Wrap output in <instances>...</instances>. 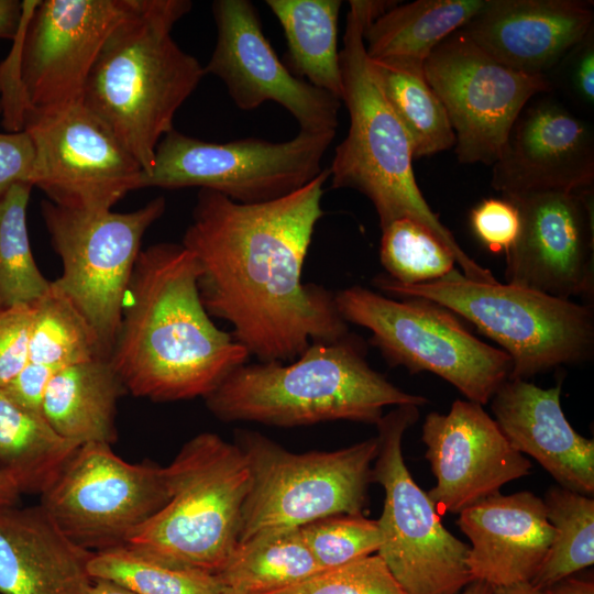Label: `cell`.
I'll return each instance as SVG.
<instances>
[{
  "label": "cell",
  "instance_id": "6da1fadb",
  "mask_svg": "<svg viewBox=\"0 0 594 594\" xmlns=\"http://www.w3.org/2000/svg\"><path fill=\"white\" fill-rule=\"evenodd\" d=\"M329 168L284 197L239 204L199 189L182 244L194 255L200 299L258 362H290L314 342L345 338L334 294L301 282Z\"/></svg>",
  "mask_w": 594,
  "mask_h": 594
},
{
  "label": "cell",
  "instance_id": "7a4b0ae2",
  "mask_svg": "<svg viewBox=\"0 0 594 594\" xmlns=\"http://www.w3.org/2000/svg\"><path fill=\"white\" fill-rule=\"evenodd\" d=\"M182 243L141 250L109 356L125 392L153 402L205 398L250 354L218 328Z\"/></svg>",
  "mask_w": 594,
  "mask_h": 594
},
{
  "label": "cell",
  "instance_id": "3957f363",
  "mask_svg": "<svg viewBox=\"0 0 594 594\" xmlns=\"http://www.w3.org/2000/svg\"><path fill=\"white\" fill-rule=\"evenodd\" d=\"M395 3L349 2L340 68L341 102L348 109L350 125L345 139L336 147L329 168L331 187L363 194L374 206L381 229L402 218L420 223L450 250L466 278L495 283L497 279L491 271L460 246L425 200L414 175L408 135L389 106L365 52L364 29Z\"/></svg>",
  "mask_w": 594,
  "mask_h": 594
},
{
  "label": "cell",
  "instance_id": "277c9868",
  "mask_svg": "<svg viewBox=\"0 0 594 594\" xmlns=\"http://www.w3.org/2000/svg\"><path fill=\"white\" fill-rule=\"evenodd\" d=\"M223 422L276 427L349 420L376 425L388 406H424L371 367L354 334L334 342H314L290 362L244 363L205 398Z\"/></svg>",
  "mask_w": 594,
  "mask_h": 594
},
{
  "label": "cell",
  "instance_id": "5b68a950",
  "mask_svg": "<svg viewBox=\"0 0 594 594\" xmlns=\"http://www.w3.org/2000/svg\"><path fill=\"white\" fill-rule=\"evenodd\" d=\"M188 0H142L103 45L80 103L97 116L148 173L177 110L204 78V66L172 37Z\"/></svg>",
  "mask_w": 594,
  "mask_h": 594
},
{
  "label": "cell",
  "instance_id": "8992f818",
  "mask_svg": "<svg viewBox=\"0 0 594 594\" xmlns=\"http://www.w3.org/2000/svg\"><path fill=\"white\" fill-rule=\"evenodd\" d=\"M166 504L127 539L158 560L218 574L239 542L250 469L242 450L201 432L164 466Z\"/></svg>",
  "mask_w": 594,
  "mask_h": 594
},
{
  "label": "cell",
  "instance_id": "52a82bcc",
  "mask_svg": "<svg viewBox=\"0 0 594 594\" xmlns=\"http://www.w3.org/2000/svg\"><path fill=\"white\" fill-rule=\"evenodd\" d=\"M373 284L394 298H424L471 322L512 360L509 380H528L594 354V311L588 305L510 284L481 283L453 270L446 277L404 285L378 275Z\"/></svg>",
  "mask_w": 594,
  "mask_h": 594
},
{
  "label": "cell",
  "instance_id": "ba28073f",
  "mask_svg": "<svg viewBox=\"0 0 594 594\" xmlns=\"http://www.w3.org/2000/svg\"><path fill=\"white\" fill-rule=\"evenodd\" d=\"M142 0L23 1L10 56L0 65V108L10 132L31 113L81 101L89 74L109 36Z\"/></svg>",
  "mask_w": 594,
  "mask_h": 594
},
{
  "label": "cell",
  "instance_id": "9c48e42d",
  "mask_svg": "<svg viewBox=\"0 0 594 594\" xmlns=\"http://www.w3.org/2000/svg\"><path fill=\"white\" fill-rule=\"evenodd\" d=\"M234 443L250 469L239 541L276 528H299L334 515H359L367 503L377 437L333 451H288L246 429Z\"/></svg>",
  "mask_w": 594,
  "mask_h": 594
},
{
  "label": "cell",
  "instance_id": "30bf717a",
  "mask_svg": "<svg viewBox=\"0 0 594 594\" xmlns=\"http://www.w3.org/2000/svg\"><path fill=\"white\" fill-rule=\"evenodd\" d=\"M346 323L371 331L370 343L392 366L431 372L468 400L486 405L508 380L512 360L473 336L447 308L424 298H397L351 286L334 294Z\"/></svg>",
  "mask_w": 594,
  "mask_h": 594
},
{
  "label": "cell",
  "instance_id": "8fae6325",
  "mask_svg": "<svg viewBox=\"0 0 594 594\" xmlns=\"http://www.w3.org/2000/svg\"><path fill=\"white\" fill-rule=\"evenodd\" d=\"M418 408L397 406L375 425L378 450L372 481L384 490L376 553L407 594H460L473 581L469 546L443 526L403 454V439L418 420Z\"/></svg>",
  "mask_w": 594,
  "mask_h": 594
},
{
  "label": "cell",
  "instance_id": "7c38bea8",
  "mask_svg": "<svg viewBox=\"0 0 594 594\" xmlns=\"http://www.w3.org/2000/svg\"><path fill=\"white\" fill-rule=\"evenodd\" d=\"M336 131H299L284 142L246 138L206 142L173 129L157 144L139 189L198 187L239 204H260L289 195L315 179Z\"/></svg>",
  "mask_w": 594,
  "mask_h": 594
},
{
  "label": "cell",
  "instance_id": "4fadbf2b",
  "mask_svg": "<svg viewBox=\"0 0 594 594\" xmlns=\"http://www.w3.org/2000/svg\"><path fill=\"white\" fill-rule=\"evenodd\" d=\"M165 209L162 196L130 212L77 210L42 201V217L63 266L54 283L90 323L108 359L142 239Z\"/></svg>",
  "mask_w": 594,
  "mask_h": 594
},
{
  "label": "cell",
  "instance_id": "5bb4252c",
  "mask_svg": "<svg viewBox=\"0 0 594 594\" xmlns=\"http://www.w3.org/2000/svg\"><path fill=\"white\" fill-rule=\"evenodd\" d=\"M167 499L164 466L130 463L111 444L89 442L74 452L40 505L70 540L96 552L124 544Z\"/></svg>",
  "mask_w": 594,
  "mask_h": 594
},
{
  "label": "cell",
  "instance_id": "9a60e30c",
  "mask_svg": "<svg viewBox=\"0 0 594 594\" xmlns=\"http://www.w3.org/2000/svg\"><path fill=\"white\" fill-rule=\"evenodd\" d=\"M424 72L446 108L461 164L493 165L522 109L551 89L546 75L504 66L461 29L433 48Z\"/></svg>",
  "mask_w": 594,
  "mask_h": 594
},
{
  "label": "cell",
  "instance_id": "2e32d148",
  "mask_svg": "<svg viewBox=\"0 0 594 594\" xmlns=\"http://www.w3.org/2000/svg\"><path fill=\"white\" fill-rule=\"evenodd\" d=\"M35 146L31 179L51 202L105 211L139 189L142 168L112 131L80 102L21 122Z\"/></svg>",
  "mask_w": 594,
  "mask_h": 594
},
{
  "label": "cell",
  "instance_id": "e0dca14e",
  "mask_svg": "<svg viewBox=\"0 0 594 594\" xmlns=\"http://www.w3.org/2000/svg\"><path fill=\"white\" fill-rule=\"evenodd\" d=\"M217 38L205 74L218 77L241 110L273 101L286 109L299 131H336L341 100L293 75L265 36L249 0H216L211 6Z\"/></svg>",
  "mask_w": 594,
  "mask_h": 594
},
{
  "label": "cell",
  "instance_id": "ac0fdd59",
  "mask_svg": "<svg viewBox=\"0 0 594 594\" xmlns=\"http://www.w3.org/2000/svg\"><path fill=\"white\" fill-rule=\"evenodd\" d=\"M520 217L506 254V283L571 300L594 293L592 187L504 196Z\"/></svg>",
  "mask_w": 594,
  "mask_h": 594
},
{
  "label": "cell",
  "instance_id": "d6986e66",
  "mask_svg": "<svg viewBox=\"0 0 594 594\" xmlns=\"http://www.w3.org/2000/svg\"><path fill=\"white\" fill-rule=\"evenodd\" d=\"M421 441L436 477L427 493L438 512L459 514L529 475L532 466L483 405L468 399L454 400L447 414L429 413Z\"/></svg>",
  "mask_w": 594,
  "mask_h": 594
},
{
  "label": "cell",
  "instance_id": "ffe728a7",
  "mask_svg": "<svg viewBox=\"0 0 594 594\" xmlns=\"http://www.w3.org/2000/svg\"><path fill=\"white\" fill-rule=\"evenodd\" d=\"M492 166L491 184L503 196L593 187V130L552 100L527 105Z\"/></svg>",
  "mask_w": 594,
  "mask_h": 594
},
{
  "label": "cell",
  "instance_id": "44dd1931",
  "mask_svg": "<svg viewBox=\"0 0 594 594\" xmlns=\"http://www.w3.org/2000/svg\"><path fill=\"white\" fill-rule=\"evenodd\" d=\"M593 1L486 0L461 30L504 66L546 75L593 28Z\"/></svg>",
  "mask_w": 594,
  "mask_h": 594
},
{
  "label": "cell",
  "instance_id": "7402d4cb",
  "mask_svg": "<svg viewBox=\"0 0 594 594\" xmlns=\"http://www.w3.org/2000/svg\"><path fill=\"white\" fill-rule=\"evenodd\" d=\"M457 524L469 538L473 581L492 587L530 582L553 537L544 503L530 491L494 494L463 509Z\"/></svg>",
  "mask_w": 594,
  "mask_h": 594
},
{
  "label": "cell",
  "instance_id": "603a6c76",
  "mask_svg": "<svg viewBox=\"0 0 594 594\" xmlns=\"http://www.w3.org/2000/svg\"><path fill=\"white\" fill-rule=\"evenodd\" d=\"M561 384L541 388L507 380L493 395L494 420L509 443L535 459L558 485L594 494V441L578 433L561 407Z\"/></svg>",
  "mask_w": 594,
  "mask_h": 594
},
{
  "label": "cell",
  "instance_id": "cb8c5ba5",
  "mask_svg": "<svg viewBox=\"0 0 594 594\" xmlns=\"http://www.w3.org/2000/svg\"><path fill=\"white\" fill-rule=\"evenodd\" d=\"M91 556L41 505L0 507V594H84Z\"/></svg>",
  "mask_w": 594,
  "mask_h": 594
},
{
  "label": "cell",
  "instance_id": "d4e9b609",
  "mask_svg": "<svg viewBox=\"0 0 594 594\" xmlns=\"http://www.w3.org/2000/svg\"><path fill=\"white\" fill-rule=\"evenodd\" d=\"M125 388L109 359L58 370L45 391L42 414L62 437L80 444L117 440L116 414Z\"/></svg>",
  "mask_w": 594,
  "mask_h": 594
},
{
  "label": "cell",
  "instance_id": "484cf974",
  "mask_svg": "<svg viewBox=\"0 0 594 594\" xmlns=\"http://www.w3.org/2000/svg\"><path fill=\"white\" fill-rule=\"evenodd\" d=\"M486 0H418L395 4L363 32L370 59L424 65L446 37L464 26Z\"/></svg>",
  "mask_w": 594,
  "mask_h": 594
},
{
  "label": "cell",
  "instance_id": "4316f807",
  "mask_svg": "<svg viewBox=\"0 0 594 594\" xmlns=\"http://www.w3.org/2000/svg\"><path fill=\"white\" fill-rule=\"evenodd\" d=\"M287 43L286 67L296 77L341 100L338 50L340 0H266Z\"/></svg>",
  "mask_w": 594,
  "mask_h": 594
},
{
  "label": "cell",
  "instance_id": "83f0119b",
  "mask_svg": "<svg viewBox=\"0 0 594 594\" xmlns=\"http://www.w3.org/2000/svg\"><path fill=\"white\" fill-rule=\"evenodd\" d=\"M79 446L58 435L43 415L21 408L0 391V472L20 494L42 495Z\"/></svg>",
  "mask_w": 594,
  "mask_h": 594
},
{
  "label": "cell",
  "instance_id": "f1b7e54d",
  "mask_svg": "<svg viewBox=\"0 0 594 594\" xmlns=\"http://www.w3.org/2000/svg\"><path fill=\"white\" fill-rule=\"evenodd\" d=\"M321 570L299 528H276L239 541L217 576L240 594H263Z\"/></svg>",
  "mask_w": 594,
  "mask_h": 594
},
{
  "label": "cell",
  "instance_id": "f546056e",
  "mask_svg": "<svg viewBox=\"0 0 594 594\" xmlns=\"http://www.w3.org/2000/svg\"><path fill=\"white\" fill-rule=\"evenodd\" d=\"M382 90L406 131L414 158L455 145L446 108L426 79L424 65L395 59L372 61Z\"/></svg>",
  "mask_w": 594,
  "mask_h": 594
},
{
  "label": "cell",
  "instance_id": "4dcf8cb0",
  "mask_svg": "<svg viewBox=\"0 0 594 594\" xmlns=\"http://www.w3.org/2000/svg\"><path fill=\"white\" fill-rule=\"evenodd\" d=\"M96 359H108L97 333L52 280L44 296L32 305L30 362L58 371Z\"/></svg>",
  "mask_w": 594,
  "mask_h": 594
},
{
  "label": "cell",
  "instance_id": "1f68e13d",
  "mask_svg": "<svg viewBox=\"0 0 594 594\" xmlns=\"http://www.w3.org/2000/svg\"><path fill=\"white\" fill-rule=\"evenodd\" d=\"M553 527L549 550L530 583L546 590L594 563V499L553 485L542 498Z\"/></svg>",
  "mask_w": 594,
  "mask_h": 594
},
{
  "label": "cell",
  "instance_id": "d6a6232c",
  "mask_svg": "<svg viewBox=\"0 0 594 594\" xmlns=\"http://www.w3.org/2000/svg\"><path fill=\"white\" fill-rule=\"evenodd\" d=\"M91 579H103L136 594H221L217 574L172 564L127 544L92 552L88 561Z\"/></svg>",
  "mask_w": 594,
  "mask_h": 594
},
{
  "label": "cell",
  "instance_id": "836d02e7",
  "mask_svg": "<svg viewBox=\"0 0 594 594\" xmlns=\"http://www.w3.org/2000/svg\"><path fill=\"white\" fill-rule=\"evenodd\" d=\"M33 186L14 185L0 198V307L32 306L51 282L37 267L29 239L26 208Z\"/></svg>",
  "mask_w": 594,
  "mask_h": 594
},
{
  "label": "cell",
  "instance_id": "e575fe53",
  "mask_svg": "<svg viewBox=\"0 0 594 594\" xmlns=\"http://www.w3.org/2000/svg\"><path fill=\"white\" fill-rule=\"evenodd\" d=\"M380 260L387 276L404 285L441 279L457 264L454 255L435 234L408 218L382 229Z\"/></svg>",
  "mask_w": 594,
  "mask_h": 594
},
{
  "label": "cell",
  "instance_id": "d590c367",
  "mask_svg": "<svg viewBox=\"0 0 594 594\" xmlns=\"http://www.w3.org/2000/svg\"><path fill=\"white\" fill-rule=\"evenodd\" d=\"M299 529L322 570L375 554L381 543L377 520L363 514L329 516Z\"/></svg>",
  "mask_w": 594,
  "mask_h": 594
},
{
  "label": "cell",
  "instance_id": "8d00e7d4",
  "mask_svg": "<svg viewBox=\"0 0 594 594\" xmlns=\"http://www.w3.org/2000/svg\"><path fill=\"white\" fill-rule=\"evenodd\" d=\"M263 594H407L377 553Z\"/></svg>",
  "mask_w": 594,
  "mask_h": 594
},
{
  "label": "cell",
  "instance_id": "74e56055",
  "mask_svg": "<svg viewBox=\"0 0 594 594\" xmlns=\"http://www.w3.org/2000/svg\"><path fill=\"white\" fill-rule=\"evenodd\" d=\"M470 220L476 238L492 252L506 253L520 230L518 209L504 196L482 200L472 209Z\"/></svg>",
  "mask_w": 594,
  "mask_h": 594
},
{
  "label": "cell",
  "instance_id": "f35d334b",
  "mask_svg": "<svg viewBox=\"0 0 594 594\" xmlns=\"http://www.w3.org/2000/svg\"><path fill=\"white\" fill-rule=\"evenodd\" d=\"M32 306L0 308V389L30 362Z\"/></svg>",
  "mask_w": 594,
  "mask_h": 594
},
{
  "label": "cell",
  "instance_id": "ab89813d",
  "mask_svg": "<svg viewBox=\"0 0 594 594\" xmlns=\"http://www.w3.org/2000/svg\"><path fill=\"white\" fill-rule=\"evenodd\" d=\"M34 163L35 146L25 130L0 133V198L16 184H31Z\"/></svg>",
  "mask_w": 594,
  "mask_h": 594
},
{
  "label": "cell",
  "instance_id": "60d3db41",
  "mask_svg": "<svg viewBox=\"0 0 594 594\" xmlns=\"http://www.w3.org/2000/svg\"><path fill=\"white\" fill-rule=\"evenodd\" d=\"M57 371L29 362L25 367L2 389L12 403L21 408L42 414L43 399L47 385Z\"/></svg>",
  "mask_w": 594,
  "mask_h": 594
},
{
  "label": "cell",
  "instance_id": "b9f144b4",
  "mask_svg": "<svg viewBox=\"0 0 594 594\" xmlns=\"http://www.w3.org/2000/svg\"><path fill=\"white\" fill-rule=\"evenodd\" d=\"M564 58L569 62L568 82L572 95L585 107L594 103V29ZM563 58V59H564Z\"/></svg>",
  "mask_w": 594,
  "mask_h": 594
},
{
  "label": "cell",
  "instance_id": "7bdbcfd3",
  "mask_svg": "<svg viewBox=\"0 0 594 594\" xmlns=\"http://www.w3.org/2000/svg\"><path fill=\"white\" fill-rule=\"evenodd\" d=\"M23 18V2L0 0V38L16 37Z\"/></svg>",
  "mask_w": 594,
  "mask_h": 594
},
{
  "label": "cell",
  "instance_id": "ee69618b",
  "mask_svg": "<svg viewBox=\"0 0 594 594\" xmlns=\"http://www.w3.org/2000/svg\"><path fill=\"white\" fill-rule=\"evenodd\" d=\"M544 591L547 594H594V582L570 576Z\"/></svg>",
  "mask_w": 594,
  "mask_h": 594
},
{
  "label": "cell",
  "instance_id": "f6af8a7d",
  "mask_svg": "<svg viewBox=\"0 0 594 594\" xmlns=\"http://www.w3.org/2000/svg\"><path fill=\"white\" fill-rule=\"evenodd\" d=\"M84 594H136L129 588L103 579H91Z\"/></svg>",
  "mask_w": 594,
  "mask_h": 594
},
{
  "label": "cell",
  "instance_id": "bcb514c9",
  "mask_svg": "<svg viewBox=\"0 0 594 594\" xmlns=\"http://www.w3.org/2000/svg\"><path fill=\"white\" fill-rule=\"evenodd\" d=\"M492 594H547L544 590L534 586L530 582L516 583L492 587Z\"/></svg>",
  "mask_w": 594,
  "mask_h": 594
},
{
  "label": "cell",
  "instance_id": "7dc6e473",
  "mask_svg": "<svg viewBox=\"0 0 594 594\" xmlns=\"http://www.w3.org/2000/svg\"><path fill=\"white\" fill-rule=\"evenodd\" d=\"M19 495L16 487L0 472V507L15 505Z\"/></svg>",
  "mask_w": 594,
  "mask_h": 594
},
{
  "label": "cell",
  "instance_id": "c3c4849f",
  "mask_svg": "<svg viewBox=\"0 0 594 594\" xmlns=\"http://www.w3.org/2000/svg\"><path fill=\"white\" fill-rule=\"evenodd\" d=\"M460 594H492V586L482 581H472Z\"/></svg>",
  "mask_w": 594,
  "mask_h": 594
},
{
  "label": "cell",
  "instance_id": "681fc988",
  "mask_svg": "<svg viewBox=\"0 0 594 594\" xmlns=\"http://www.w3.org/2000/svg\"><path fill=\"white\" fill-rule=\"evenodd\" d=\"M221 594H240V593L234 591V590L224 587L223 591L221 592Z\"/></svg>",
  "mask_w": 594,
  "mask_h": 594
},
{
  "label": "cell",
  "instance_id": "f907efd6",
  "mask_svg": "<svg viewBox=\"0 0 594 594\" xmlns=\"http://www.w3.org/2000/svg\"><path fill=\"white\" fill-rule=\"evenodd\" d=\"M0 111H1V108H0Z\"/></svg>",
  "mask_w": 594,
  "mask_h": 594
},
{
  "label": "cell",
  "instance_id": "816d5d0a",
  "mask_svg": "<svg viewBox=\"0 0 594 594\" xmlns=\"http://www.w3.org/2000/svg\"><path fill=\"white\" fill-rule=\"evenodd\" d=\"M1 308V307H0Z\"/></svg>",
  "mask_w": 594,
  "mask_h": 594
}]
</instances>
